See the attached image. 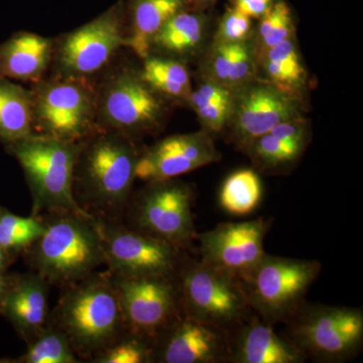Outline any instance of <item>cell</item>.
<instances>
[{"instance_id":"cell-19","label":"cell","mask_w":363,"mask_h":363,"mask_svg":"<svg viewBox=\"0 0 363 363\" xmlns=\"http://www.w3.org/2000/svg\"><path fill=\"white\" fill-rule=\"evenodd\" d=\"M55 39L38 33H14L0 45V78L39 82L51 67Z\"/></svg>"},{"instance_id":"cell-16","label":"cell","mask_w":363,"mask_h":363,"mask_svg":"<svg viewBox=\"0 0 363 363\" xmlns=\"http://www.w3.org/2000/svg\"><path fill=\"white\" fill-rule=\"evenodd\" d=\"M220 157L207 131L171 135L140 152L135 176L147 183L169 180Z\"/></svg>"},{"instance_id":"cell-5","label":"cell","mask_w":363,"mask_h":363,"mask_svg":"<svg viewBox=\"0 0 363 363\" xmlns=\"http://www.w3.org/2000/svg\"><path fill=\"white\" fill-rule=\"evenodd\" d=\"M30 91L35 135L80 143L99 130L97 87L90 78L52 75L35 83Z\"/></svg>"},{"instance_id":"cell-35","label":"cell","mask_w":363,"mask_h":363,"mask_svg":"<svg viewBox=\"0 0 363 363\" xmlns=\"http://www.w3.org/2000/svg\"><path fill=\"white\" fill-rule=\"evenodd\" d=\"M236 9L248 18H262L272 6V0H234Z\"/></svg>"},{"instance_id":"cell-13","label":"cell","mask_w":363,"mask_h":363,"mask_svg":"<svg viewBox=\"0 0 363 363\" xmlns=\"http://www.w3.org/2000/svg\"><path fill=\"white\" fill-rule=\"evenodd\" d=\"M105 257L114 277H177L182 248L140 231L97 219Z\"/></svg>"},{"instance_id":"cell-25","label":"cell","mask_w":363,"mask_h":363,"mask_svg":"<svg viewBox=\"0 0 363 363\" xmlns=\"http://www.w3.org/2000/svg\"><path fill=\"white\" fill-rule=\"evenodd\" d=\"M264 62L269 83L297 97L304 87L307 74L293 38L264 52Z\"/></svg>"},{"instance_id":"cell-20","label":"cell","mask_w":363,"mask_h":363,"mask_svg":"<svg viewBox=\"0 0 363 363\" xmlns=\"http://www.w3.org/2000/svg\"><path fill=\"white\" fill-rule=\"evenodd\" d=\"M238 338L231 343L229 360L236 363H301L306 354L290 339L281 337L272 325L250 320L240 325Z\"/></svg>"},{"instance_id":"cell-29","label":"cell","mask_w":363,"mask_h":363,"mask_svg":"<svg viewBox=\"0 0 363 363\" xmlns=\"http://www.w3.org/2000/svg\"><path fill=\"white\" fill-rule=\"evenodd\" d=\"M245 149L253 162L262 168L279 169L295 162L305 147L284 142L267 133L248 143Z\"/></svg>"},{"instance_id":"cell-23","label":"cell","mask_w":363,"mask_h":363,"mask_svg":"<svg viewBox=\"0 0 363 363\" xmlns=\"http://www.w3.org/2000/svg\"><path fill=\"white\" fill-rule=\"evenodd\" d=\"M204 20L199 14L181 11L167 21L155 35L150 54L180 60L190 56L201 45Z\"/></svg>"},{"instance_id":"cell-39","label":"cell","mask_w":363,"mask_h":363,"mask_svg":"<svg viewBox=\"0 0 363 363\" xmlns=\"http://www.w3.org/2000/svg\"><path fill=\"white\" fill-rule=\"evenodd\" d=\"M0 211H1V208H0Z\"/></svg>"},{"instance_id":"cell-4","label":"cell","mask_w":363,"mask_h":363,"mask_svg":"<svg viewBox=\"0 0 363 363\" xmlns=\"http://www.w3.org/2000/svg\"><path fill=\"white\" fill-rule=\"evenodd\" d=\"M74 285L57 307L58 328L74 350L97 354L117 341L125 325L116 288L108 278L93 274Z\"/></svg>"},{"instance_id":"cell-37","label":"cell","mask_w":363,"mask_h":363,"mask_svg":"<svg viewBox=\"0 0 363 363\" xmlns=\"http://www.w3.org/2000/svg\"><path fill=\"white\" fill-rule=\"evenodd\" d=\"M11 264V255L0 247V271L6 272L7 267Z\"/></svg>"},{"instance_id":"cell-38","label":"cell","mask_w":363,"mask_h":363,"mask_svg":"<svg viewBox=\"0 0 363 363\" xmlns=\"http://www.w3.org/2000/svg\"><path fill=\"white\" fill-rule=\"evenodd\" d=\"M199 1L205 2V4H208V2L214 1V0H199Z\"/></svg>"},{"instance_id":"cell-18","label":"cell","mask_w":363,"mask_h":363,"mask_svg":"<svg viewBox=\"0 0 363 363\" xmlns=\"http://www.w3.org/2000/svg\"><path fill=\"white\" fill-rule=\"evenodd\" d=\"M48 283L38 272L11 278L0 313L26 340L44 329L48 313Z\"/></svg>"},{"instance_id":"cell-21","label":"cell","mask_w":363,"mask_h":363,"mask_svg":"<svg viewBox=\"0 0 363 363\" xmlns=\"http://www.w3.org/2000/svg\"><path fill=\"white\" fill-rule=\"evenodd\" d=\"M184 7V0H135L130 30L125 35V47L130 48L140 59L147 58L155 35Z\"/></svg>"},{"instance_id":"cell-2","label":"cell","mask_w":363,"mask_h":363,"mask_svg":"<svg viewBox=\"0 0 363 363\" xmlns=\"http://www.w3.org/2000/svg\"><path fill=\"white\" fill-rule=\"evenodd\" d=\"M28 248L30 264L49 284L74 285L105 262L101 233L93 215L56 213Z\"/></svg>"},{"instance_id":"cell-33","label":"cell","mask_w":363,"mask_h":363,"mask_svg":"<svg viewBox=\"0 0 363 363\" xmlns=\"http://www.w3.org/2000/svg\"><path fill=\"white\" fill-rule=\"evenodd\" d=\"M197 113L203 125L206 128L207 133H220L226 128L230 121L233 105L200 104H190Z\"/></svg>"},{"instance_id":"cell-10","label":"cell","mask_w":363,"mask_h":363,"mask_svg":"<svg viewBox=\"0 0 363 363\" xmlns=\"http://www.w3.org/2000/svg\"><path fill=\"white\" fill-rule=\"evenodd\" d=\"M123 11L114 6L95 20L55 40L52 75L91 78L125 45Z\"/></svg>"},{"instance_id":"cell-8","label":"cell","mask_w":363,"mask_h":363,"mask_svg":"<svg viewBox=\"0 0 363 363\" xmlns=\"http://www.w3.org/2000/svg\"><path fill=\"white\" fill-rule=\"evenodd\" d=\"M320 271L316 260L267 253L242 284L252 309L272 324L286 321L298 312Z\"/></svg>"},{"instance_id":"cell-22","label":"cell","mask_w":363,"mask_h":363,"mask_svg":"<svg viewBox=\"0 0 363 363\" xmlns=\"http://www.w3.org/2000/svg\"><path fill=\"white\" fill-rule=\"evenodd\" d=\"M32 135V91L0 78V142L7 147Z\"/></svg>"},{"instance_id":"cell-27","label":"cell","mask_w":363,"mask_h":363,"mask_svg":"<svg viewBox=\"0 0 363 363\" xmlns=\"http://www.w3.org/2000/svg\"><path fill=\"white\" fill-rule=\"evenodd\" d=\"M28 350L16 360L20 363H77L68 336L61 329H43L32 340Z\"/></svg>"},{"instance_id":"cell-3","label":"cell","mask_w":363,"mask_h":363,"mask_svg":"<svg viewBox=\"0 0 363 363\" xmlns=\"http://www.w3.org/2000/svg\"><path fill=\"white\" fill-rule=\"evenodd\" d=\"M80 143H68L33 135L6 147L20 162L33 197L35 216L52 213L92 215L76 201L74 169Z\"/></svg>"},{"instance_id":"cell-7","label":"cell","mask_w":363,"mask_h":363,"mask_svg":"<svg viewBox=\"0 0 363 363\" xmlns=\"http://www.w3.org/2000/svg\"><path fill=\"white\" fill-rule=\"evenodd\" d=\"M182 311L228 331L248 319L252 307L240 279L202 262L183 264L178 272Z\"/></svg>"},{"instance_id":"cell-9","label":"cell","mask_w":363,"mask_h":363,"mask_svg":"<svg viewBox=\"0 0 363 363\" xmlns=\"http://www.w3.org/2000/svg\"><path fill=\"white\" fill-rule=\"evenodd\" d=\"M289 320H291L289 339L307 357L309 355L324 362H342L354 357L362 347V309L302 306Z\"/></svg>"},{"instance_id":"cell-26","label":"cell","mask_w":363,"mask_h":363,"mask_svg":"<svg viewBox=\"0 0 363 363\" xmlns=\"http://www.w3.org/2000/svg\"><path fill=\"white\" fill-rule=\"evenodd\" d=\"M262 196V182L257 173L252 169H240L224 182L219 201L228 213L243 216L257 209Z\"/></svg>"},{"instance_id":"cell-12","label":"cell","mask_w":363,"mask_h":363,"mask_svg":"<svg viewBox=\"0 0 363 363\" xmlns=\"http://www.w3.org/2000/svg\"><path fill=\"white\" fill-rule=\"evenodd\" d=\"M177 277H114L124 324L135 336L156 339L180 315Z\"/></svg>"},{"instance_id":"cell-32","label":"cell","mask_w":363,"mask_h":363,"mask_svg":"<svg viewBox=\"0 0 363 363\" xmlns=\"http://www.w3.org/2000/svg\"><path fill=\"white\" fill-rule=\"evenodd\" d=\"M250 30H252L250 18L234 7L229 9L222 18L218 32H217L216 43H223V44L245 43Z\"/></svg>"},{"instance_id":"cell-14","label":"cell","mask_w":363,"mask_h":363,"mask_svg":"<svg viewBox=\"0 0 363 363\" xmlns=\"http://www.w3.org/2000/svg\"><path fill=\"white\" fill-rule=\"evenodd\" d=\"M267 229L269 222L257 218L219 224L208 233L197 234L200 262L243 283L267 255L264 241Z\"/></svg>"},{"instance_id":"cell-15","label":"cell","mask_w":363,"mask_h":363,"mask_svg":"<svg viewBox=\"0 0 363 363\" xmlns=\"http://www.w3.org/2000/svg\"><path fill=\"white\" fill-rule=\"evenodd\" d=\"M301 116L298 98L271 83L243 86L234 95L230 121L233 142L245 149L248 143L269 133L277 124Z\"/></svg>"},{"instance_id":"cell-28","label":"cell","mask_w":363,"mask_h":363,"mask_svg":"<svg viewBox=\"0 0 363 363\" xmlns=\"http://www.w3.org/2000/svg\"><path fill=\"white\" fill-rule=\"evenodd\" d=\"M45 230V223L37 216L21 217L1 209L0 247L9 255L32 247Z\"/></svg>"},{"instance_id":"cell-11","label":"cell","mask_w":363,"mask_h":363,"mask_svg":"<svg viewBox=\"0 0 363 363\" xmlns=\"http://www.w3.org/2000/svg\"><path fill=\"white\" fill-rule=\"evenodd\" d=\"M193 191L186 184L169 180L150 182L136 198L133 221L136 231L187 247L195 238Z\"/></svg>"},{"instance_id":"cell-17","label":"cell","mask_w":363,"mask_h":363,"mask_svg":"<svg viewBox=\"0 0 363 363\" xmlns=\"http://www.w3.org/2000/svg\"><path fill=\"white\" fill-rule=\"evenodd\" d=\"M229 332L198 321L182 311L160 334L152 348V362L164 363H217L230 357Z\"/></svg>"},{"instance_id":"cell-34","label":"cell","mask_w":363,"mask_h":363,"mask_svg":"<svg viewBox=\"0 0 363 363\" xmlns=\"http://www.w3.org/2000/svg\"><path fill=\"white\" fill-rule=\"evenodd\" d=\"M269 133L284 142L306 147L308 140V124L302 116L294 117L277 124L269 130Z\"/></svg>"},{"instance_id":"cell-24","label":"cell","mask_w":363,"mask_h":363,"mask_svg":"<svg viewBox=\"0 0 363 363\" xmlns=\"http://www.w3.org/2000/svg\"><path fill=\"white\" fill-rule=\"evenodd\" d=\"M140 74L145 82L169 104H189L192 93L190 75L180 60L150 54L143 59Z\"/></svg>"},{"instance_id":"cell-31","label":"cell","mask_w":363,"mask_h":363,"mask_svg":"<svg viewBox=\"0 0 363 363\" xmlns=\"http://www.w3.org/2000/svg\"><path fill=\"white\" fill-rule=\"evenodd\" d=\"M152 351L149 340L138 337L116 341L100 351L95 357L97 363H145L152 362Z\"/></svg>"},{"instance_id":"cell-1","label":"cell","mask_w":363,"mask_h":363,"mask_svg":"<svg viewBox=\"0 0 363 363\" xmlns=\"http://www.w3.org/2000/svg\"><path fill=\"white\" fill-rule=\"evenodd\" d=\"M140 152L121 133L99 130L80 142L73 192L84 204L107 214L123 210L130 200Z\"/></svg>"},{"instance_id":"cell-6","label":"cell","mask_w":363,"mask_h":363,"mask_svg":"<svg viewBox=\"0 0 363 363\" xmlns=\"http://www.w3.org/2000/svg\"><path fill=\"white\" fill-rule=\"evenodd\" d=\"M97 93L99 130L121 133L133 140L159 130L168 116L169 102L133 69L112 72L98 86Z\"/></svg>"},{"instance_id":"cell-30","label":"cell","mask_w":363,"mask_h":363,"mask_svg":"<svg viewBox=\"0 0 363 363\" xmlns=\"http://www.w3.org/2000/svg\"><path fill=\"white\" fill-rule=\"evenodd\" d=\"M259 26L257 40L260 52L264 54L271 48L292 37L294 23L292 13L285 2L272 4Z\"/></svg>"},{"instance_id":"cell-36","label":"cell","mask_w":363,"mask_h":363,"mask_svg":"<svg viewBox=\"0 0 363 363\" xmlns=\"http://www.w3.org/2000/svg\"><path fill=\"white\" fill-rule=\"evenodd\" d=\"M11 278L13 277L6 276V272L0 271V308H1L4 298L6 297L7 290L11 285Z\"/></svg>"}]
</instances>
